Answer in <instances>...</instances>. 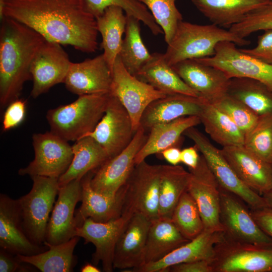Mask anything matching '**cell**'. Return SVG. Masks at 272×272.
Listing matches in <instances>:
<instances>
[{"label":"cell","instance_id":"1","mask_svg":"<svg viewBox=\"0 0 272 272\" xmlns=\"http://www.w3.org/2000/svg\"><path fill=\"white\" fill-rule=\"evenodd\" d=\"M4 17L32 28L46 40L83 52L98 48L96 19L83 0H4Z\"/></svg>","mask_w":272,"mask_h":272},{"label":"cell","instance_id":"2","mask_svg":"<svg viewBox=\"0 0 272 272\" xmlns=\"http://www.w3.org/2000/svg\"><path fill=\"white\" fill-rule=\"evenodd\" d=\"M1 21L0 105L4 108L19 98L25 83L32 80V62L46 40L12 18L4 17Z\"/></svg>","mask_w":272,"mask_h":272},{"label":"cell","instance_id":"3","mask_svg":"<svg viewBox=\"0 0 272 272\" xmlns=\"http://www.w3.org/2000/svg\"><path fill=\"white\" fill-rule=\"evenodd\" d=\"M224 41L240 46L250 43L249 40L214 24L198 25L182 20L167 44L164 56L171 66L185 59L211 57L215 53L217 44Z\"/></svg>","mask_w":272,"mask_h":272},{"label":"cell","instance_id":"4","mask_svg":"<svg viewBox=\"0 0 272 272\" xmlns=\"http://www.w3.org/2000/svg\"><path fill=\"white\" fill-rule=\"evenodd\" d=\"M110 94L79 96L73 102L49 110L50 131L66 141H77L94 130L103 116Z\"/></svg>","mask_w":272,"mask_h":272},{"label":"cell","instance_id":"5","mask_svg":"<svg viewBox=\"0 0 272 272\" xmlns=\"http://www.w3.org/2000/svg\"><path fill=\"white\" fill-rule=\"evenodd\" d=\"M32 187L17 199L23 230L34 244L44 245L49 214L59 189L58 178L31 177Z\"/></svg>","mask_w":272,"mask_h":272},{"label":"cell","instance_id":"6","mask_svg":"<svg viewBox=\"0 0 272 272\" xmlns=\"http://www.w3.org/2000/svg\"><path fill=\"white\" fill-rule=\"evenodd\" d=\"M210 263L212 272H272V244L238 242L224 234Z\"/></svg>","mask_w":272,"mask_h":272},{"label":"cell","instance_id":"7","mask_svg":"<svg viewBox=\"0 0 272 272\" xmlns=\"http://www.w3.org/2000/svg\"><path fill=\"white\" fill-rule=\"evenodd\" d=\"M183 135L193 142L221 187L239 197L250 209L267 207L263 197L238 177L221 149L215 146L195 126L187 129Z\"/></svg>","mask_w":272,"mask_h":272},{"label":"cell","instance_id":"8","mask_svg":"<svg viewBox=\"0 0 272 272\" xmlns=\"http://www.w3.org/2000/svg\"><path fill=\"white\" fill-rule=\"evenodd\" d=\"M161 165L146 160L135 165L124 185L122 214H142L152 220L158 217L159 183Z\"/></svg>","mask_w":272,"mask_h":272},{"label":"cell","instance_id":"9","mask_svg":"<svg viewBox=\"0 0 272 272\" xmlns=\"http://www.w3.org/2000/svg\"><path fill=\"white\" fill-rule=\"evenodd\" d=\"M34 158L18 171L21 176H41L58 178L67 169L73 158L72 146L51 131L32 136Z\"/></svg>","mask_w":272,"mask_h":272},{"label":"cell","instance_id":"10","mask_svg":"<svg viewBox=\"0 0 272 272\" xmlns=\"http://www.w3.org/2000/svg\"><path fill=\"white\" fill-rule=\"evenodd\" d=\"M220 220L228 238L240 242L272 244V238L257 225L246 203L221 187Z\"/></svg>","mask_w":272,"mask_h":272},{"label":"cell","instance_id":"11","mask_svg":"<svg viewBox=\"0 0 272 272\" xmlns=\"http://www.w3.org/2000/svg\"><path fill=\"white\" fill-rule=\"evenodd\" d=\"M110 94L116 97L130 115L134 129L140 127L142 115L153 101L167 95L130 74L117 56L112 70Z\"/></svg>","mask_w":272,"mask_h":272},{"label":"cell","instance_id":"12","mask_svg":"<svg viewBox=\"0 0 272 272\" xmlns=\"http://www.w3.org/2000/svg\"><path fill=\"white\" fill-rule=\"evenodd\" d=\"M228 41L219 42L211 57L195 58L218 68L230 78H246L257 80L272 91V64L241 51Z\"/></svg>","mask_w":272,"mask_h":272},{"label":"cell","instance_id":"13","mask_svg":"<svg viewBox=\"0 0 272 272\" xmlns=\"http://www.w3.org/2000/svg\"><path fill=\"white\" fill-rule=\"evenodd\" d=\"M146 132L140 126L124 150L95 169L90 180L95 191L112 195L126 183L135 165V157L147 140Z\"/></svg>","mask_w":272,"mask_h":272},{"label":"cell","instance_id":"14","mask_svg":"<svg viewBox=\"0 0 272 272\" xmlns=\"http://www.w3.org/2000/svg\"><path fill=\"white\" fill-rule=\"evenodd\" d=\"M135 132L128 111L116 97L110 94L103 116L94 130L85 136L93 138L110 158L129 144Z\"/></svg>","mask_w":272,"mask_h":272},{"label":"cell","instance_id":"15","mask_svg":"<svg viewBox=\"0 0 272 272\" xmlns=\"http://www.w3.org/2000/svg\"><path fill=\"white\" fill-rule=\"evenodd\" d=\"M189 169L190 178L187 191L195 200L204 230L223 232L220 222V186L203 157L200 156L194 169Z\"/></svg>","mask_w":272,"mask_h":272},{"label":"cell","instance_id":"16","mask_svg":"<svg viewBox=\"0 0 272 272\" xmlns=\"http://www.w3.org/2000/svg\"><path fill=\"white\" fill-rule=\"evenodd\" d=\"M71 63L61 45L46 40L31 64L33 86L31 96L36 98L54 85L64 83Z\"/></svg>","mask_w":272,"mask_h":272},{"label":"cell","instance_id":"17","mask_svg":"<svg viewBox=\"0 0 272 272\" xmlns=\"http://www.w3.org/2000/svg\"><path fill=\"white\" fill-rule=\"evenodd\" d=\"M131 217L121 215L118 218L104 223L88 218L81 226L76 228L75 236L83 238L85 244L91 243L95 247V251L92 254V263L97 265L101 262L105 272H112L114 269L115 246Z\"/></svg>","mask_w":272,"mask_h":272},{"label":"cell","instance_id":"18","mask_svg":"<svg viewBox=\"0 0 272 272\" xmlns=\"http://www.w3.org/2000/svg\"><path fill=\"white\" fill-rule=\"evenodd\" d=\"M172 67L183 82L204 100L213 102L227 94L231 79L218 68L196 59H185Z\"/></svg>","mask_w":272,"mask_h":272},{"label":"cell","instance_id":"19","mask_svg":"<svg viewBox=\"0 0 272 272\" xmlns=\"http://www.w3.org/2000/svg\"><path fill=\"white\" fill-rule=\"evenodd\" d=\"M81 180L60 186L46 230L45 241L49 244H58L75 236V207L82 199Z\"/></svg>","mask_w":272,"mask_h":272},{"label":"cell","instance_id":"20","mask_svg":"<svg viewBox=\"0 0 272 272\" xmlns=\"http://www.w3.org/2000/svg\"><path fill=\"white\" fill-rule=\"evenodd\" d=\"M112 79V69L102 53L72 62L64 84L70 92L79 96L109 94Z\"/></svg>","mask_w":272,"mask_h":272},{"label":"cell","instance_id":"21","mask_svg":"<svg viewBox=\"0 0 272 272\" xmlns=\"http://www.w3.org/2000/svg\"><path fill=\"white\" fill-rule=\"evenodd\" d=\"M222 152L238 177L261 195L272 191V164L244 146L222 147Z\"/></svg>","mask_w":272,"mask_h":272},{"label":"cell","instance_id":"22","mask_svg":"<svg viewBox=\"0 0 272 272\" xmlns=\"http://www.w3.org/2000/svg\"><path fill=\"white\" fill-rule=\"evenodd\" d=\"M0 246L14 254L32 255L48 249L45 245L32 243L21 226L17 199L5 194L0 195Z\"/></svg>","mask_w":272,"mask_h":272},{"label":"cell","instance_id":"23","mask_svg":"<svg viewBox=\"0 0 272 272\" xmlns=\"http://www.w3.org/2000/svg\"><path fill=\"white\" fill-rule=\"evenodd\" d=\"M151 220L133 214L120 235L115 248L113 267L133 270L144 264L148 233Z\"/></svg>","mask_w":272,"mask_h":272},{"label":"cell","instance_id":"24","mask_svg":"<svg viewBox=\"0 0 272 272\" xmlns=\"http://www.w3.org/2000/svg\"><path fill=\"white\" fill-rule=\"evenodd\" d=\"M93 174L91 171L81 180L82 204L75 211V220L77 227L91 218L97 222H107L121 216L124 195V185L114 195H109L95 191L90 180Z\"/></svg>","mask_w":272,"mask_h":272},{"label":"cell","instance_id":"25","mask_svg":"<svg viewBox=\"0 0 272 272\" xmlns=\"http://www.w3.org/2000/svg\"><path fill=\"white\" fill-rule=\"evenodd\" d=\"M224 235L223 232L204 230L199 235L176 248L161 259L145 264L134 272H165L170 267L181 263L199 260H211L216 244Z\"/></svg>","mask_w":272,"mask_h":272},{"label":"cell","instance_id":"26","mask_svg":"<svg viewBox=\"0 0 272 272\" xmlns=\"http://www.w3.org/2000/svg\"><path fill=\"white\" fill-rule=\"evenodd\" d=\"M202 99L176 94L167 95L152 102L144 111L140 126L146 131L155 125L169 122L187 116H198Z\"/></svg>","mask_w":272,"mask_h":272},{"label":"cell","instance_id":"27","mask_svg":"<svg viewBox=\"0 0 272 272\" xmlns=\"http://www.w3.org/2000/svg\"><path fill=\"white\" fill-rule=\"evenodd\" d=\"M135 76L166 95L180 94L199 98L167 63L163 53H152Z\"/></svg>","mask_w":272,"mask_h":272},{"label":"cell","instance_id":"28","mask_svg":"<svg viewBox=\"0 0 272 272\" xmlns=\"http://www.w3.org/2000/svg\"><path fill=\"white\" fill-rule=\"evenodd\" d=\"M200 123L198 116H187L154 126L149 131L146 142L135 157V165L146 160L151 155L160 154L169 147L177 146L187 129Z\"/></svg>","mask_w":272,"mask_h":272},{"label":"cell","instance_id":"29","mask_svg":"<svg viewBox=\"0 0 272 272\" xmlns=\"http://www.w3.org/2000/svg\"><path fill=\"white\" fill-rule=\"evenodd\" d=\"M209 20L221 27L230 28L249 13L271 0H191Z\"/></svg>","mask_w":272,"mask_h":272},{"label":"cell","instance_id":"30","mask_svg":"<svg viewBox=\"0 0 272 272\" xmlns=\"http://www.w3.org/2000/svg\"><path fill=\"white\" fill-rule=\"evenodd\" d=\"M189 241L179 232L171 218L158 217L151 220L144 264L161 259Z\"/></svg>","mask_w":272,"mask_h":272},{"label":"cell","instance_id":"31","mask_svg":"<svg viewBox=\"0 0 272 272\" xmlns=\"http://www.w3.org/2000/svg\"><path fill=\"white\" fill-rule=\"evenodd\" d=\"M72 146L73 158L66 171L58 178L59 186L76 179H82L109 159L104 149L90 136L79 139Z\"/></svg>","mask_w":272,"mask_h":272},{"label":"cell","instance_id":"32","mask_svg":"<svg viewBox=\"0 0 272 272\" xmlns=\"http://www.w3.org/2000/svg\"><path fill=\"white\" fill-rule=\"evenodd\" d=\"M202 100L198 116L210 138L222 147L243 146L244 134L235 122L213 103Z\"/></svg>","mask_w":272,"mask_h":272},{"label":"cell","instance_id":"33","mask_svg":"<svg viewBox=\"0 0 272 272\" xmlns=\"http://www.w3.org/2000/svg\"><path fill=\"white\" fill-rule=\"evenodd\" d=\"M80 238L76 236L56 245L45 241L44 245L48 247L46 251L32 255L17 254L16 256L21 262L31 265L42 272L73 271L77 262L74 251Z\"/></svg>","mask_w":272,"mask_h":272},{"label":"cell","instance_id":"34","mask_svg":"<svg viewBox=\"0 0 272 272\" xmlns=\"http://www.w3.org/2000/svg\"><path fill=\"white\" fill-rule=\"evenodd\" d=\"M190 172L177 165H161L158 217L171 218L182 195L187 191Z\"/></svg>","mask_w":272,"mask_h":272},{"label":"cell","instance_id":"35","mask_svg":"<svg viewBox=\"0 0 272 272\" xmlns=\"http://www.w3.org/2000/svg\"><path fill=\"white\" fill-rule=\"evenodd\" d=\"M123 12L121 7L112 6L96 18L98 31L102 37L103 54L112 70L120 51L125 31L127 18Z\"/></svg>","mask_w":272,"mask_h":272},{"label":"cell","instance_id":"36","mask_svg":"<svg viewBox=\"0 0 272 272\" xmlns=\"http://www.w3.org/2000/svg\"><path fill=\"white\" fill-rule=\"evenodd\" d=\"M227 94L242 102L258 116L272 114V91L257 80L231 78Z\"/></svg>","mask_w":272,"mask_h":272},{"label":"cell","instance_id":"37","mask_svg":"<svg viewBox=\"0 0 272 272\" xmlns=\"http://www.w3.org/2000/svg\"><path fill=\"white\" fill-rule=\"evenodd\" d=\"M126 15L125 37L118 56L126 70L135 76L150 60L152 54L149 53L141 37V21L133 16Z\"/></svg>","mask_w":272,"mask_h":272},{"label":"cell","instance_id":"38","mask_svg":"<svg viewBox=\"0 0 272 272\" xmlns=\"http://www.w3.org/2000/svg\"><path fill=\"white\" fill-rule=\"evenodd\" d=\"M83 2L88 12L96 19L102 15L107 8L118 6L126 15L133 16L143 22L154 35L163 34L151 12L139 0H83Z\"/></svg>","mask_w":272,"mask_h":272},{"label":"cell","instance_id":"39","mask_svg":"<svg viewBox=\"0 0 272 272\" xmlns=\"http://www.w3.org/2000/svg\"><path fill=\"white\" fill-rule=\"evenodd\" d=\"M171 219L182 235L189 240L196 237L204 230L198 207L187 191L181 196Z\"/></svg>","mask_w":272,"mask_h":272},{"label":"cell","instance_id":"40","mask_svg":"<svg viewBox=\"0 0 272 272\" xmlns=\"http://www.w3.org/2000/svg\"><path fill=\"white\" fill-rule=\"evenodd\" d=\"M243 146L272 164V114L259 116L255 125L244 135Z\"/></svg>","mask_w":272,"mask_h":272},{"label":"cell","instance_id":"41","mask_svg":"<svg viewBox=\"0 0 272 272\" xmlns=\"http://www.w3.org/2000/svg\"><path fill=\"white\" fill-rule=\"evenodd\" d=\"M151 11L155 21L161 28L166 42L171 40L182 16L177 8L176 0H139Z\"/></svg>","mask_w":272,"mask_h":272},{"label":"cell","instance_id":"42","mask_svg":"<svg viewBox=\"0 0 272 272\" xmlns=\"http://www.w3.org/2000/svg\"><path fill=\"white\" fill-rule=\"evenodd\" d=\"M212 103L229 116L244 135L258 119L259 116L246 105L227 94Z\"/></svg>","mask_w":272,"mask_h":272},{"label":"cell","instance_id":"43","mask_svg":"<svg viewBox=\"0 0 272 272\" xmlns=\"http://www.w3.org/2000/svg\"><path fill=\"white\" fill-rule=\"evenodd\" d=\"M229 30L241 38L260 30H272V1L251 11Z\"/></svg>","mask_w":272,"mask_h":272},{"label":"cell","instance_id":"44","mask_svg":"<svg viewBox=\"0 0 272 272\" xmlns=\"http://www.w3.org/2000/svg\"><path fill=\"white\" fill-rule=\"evenodd\" d=\"M26 110L25 100L18 98L11 102L3 115V131H8L20 125L24 119Z\"/></svg>","mask_w":272,"mask_h":272},{"label":"cell","instance_id":"45","mask_svg":"<svg viewBox=\"0 0 272 272\" xmlns=\"http://www.w3.org/2000/svg\"><path fill=\"white\" fill-rule=\"evenodd\" d=\"M241 51L266 63L272 64V30H265L258 37L257 45Z\"/></svg>","mask_w":272,"mask_h":272},{"label":"cell","instance_id":"46","mask_svg":"<svg viewBox=\"0 0 272 272\" xmlns=\"http://www.w3.org/2000/svg\"><path fill=\"white\" fill-rule=\"evenodd\" d=\"M14 255L2 248L0 250V271L15 272L32 271V268L23 264Z\"/></svg>","mask_w":272,"mask_h":272},{"label":"cell","instance_id":"47","mask_svg":"<svg viewBox=\"0 0 272 272\" xmlns=\"http://www.w3.org/2000/svg\"><path fill=\"white\" fill-rule=\"evenodd\" d=\"M252 217L259 227L272 238V208L264 207L257 209H250Z\"/></svg>","mask_w":272,"mask_h":272},{"label":"cell","instance_id":"48","mask_svg":"<svg viewBox=\"0 0 272 272\" xmlns=\"http://www.w3.org/2000/svg\"><path fill=\"white\" fill-rule=\"evenodd\" d=\"M209 260H199L177 264L170 267L172 272H212Z\"/></svg>","mask_w":272,"mask_h":272},{"label":"cell","instance_id":"49","mask_svg":"<svg viewBox=\"0 0 272 272\" xmlns=\"http://www.w3.org/2000/svg\"><path fill=\"white\" fill-rule=\"evenodd\" d=\"M198 151L195 145L183 149L181 151V162L189 169H194L199 161L200 156Z\"/></svg>","mask_w":272,"mask_h":272},{"label":"cell","instance_id":"50","mask_svg":"<svg viewBox=\"0 0 272 272\" xmlns=\"http://www.w3.org/2000/svg\"><path fill=\"white\" fill-rule=\"evenodd\" d=\"M181 151L177 146H175L163 150L160 154L170 165H177L181 162Z\"/></svg>","mask_w":272,"mask_h":272},{"label":"cell","instance_id":"51","mask_svg":"<svg viewBox=\"0 0 272 272\" xmlns=\"http://www.w3.org/2000/svg\"><path fill=\"white\" fill-rule=\"evenodd\" d=\"M82 272H100V269L91 263H86L81 268Z\"/></svg>","mask_w":272,"mask_h":272},{"label":"cell","instance_id":"52","mask_svg":"<svg viewBox=\"0 0 272 272\" xmlns=\"http://www.w3.org/2000/svg\"><path fill=\"white\" fill-rule=\"evenodd\" d=\"M267 206L271 208H272V191L265 193L262 195Z\"/></svg>","mask_w":272,"mask_h":272},{"label":"cell","instance_id":"53","mask_svg":"<svg viewBox=\"0 0 272 272\" xmlns=\"http://www.w3.org/2000/svg\"><path fill=\"white\" fill-rule=\"evenodd\" d=\"M272 1V0H271Z\"/></svg>","mask_w":272,"mask_h":272}]
</instances>
